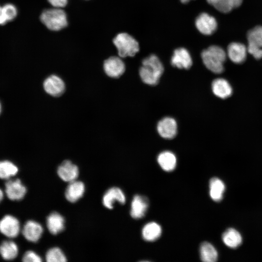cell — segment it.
<instances>
[{
	"instance_id": "obj_4",
	"label": "cell",
	"mask_w": 262,
	"mask_h": 262,
	"mask_svg": "<svg viewBox=\"0 0 262 262\" xmlns=\"http://www.w3.org/2000/svg\"><path fill=\"white\" fill-rule=\"evenodd\" d=\"M40 19L47 28L53 31L62 30L67 25L66 13L58 8L44 10L41 15Z\"/></svg>"
},
{
	"instance_id": "obj_1",
	"label": "cell",
	"mask_w": 262,
	"mask_h": 262,
	"mask_svg": "<svg viewBox=\"0 0 262 262\" xmlns=\"http://www.w3.org/2000/svg\"><path fill=\"white\" fill-rule=\"evenodd\" d=\"M139 69L142 81L149 85H156L164 71V67L160 59L155 54H151L142 61Z\"/></svg>"
},
{
	"instance_id": "obj_3",
	"label": "cell",
	"mask_w": 262,
	"mask_h": 262,
	"mask_svg": "<svg viewBox=\"0 0 262 262\" xmlns=\"http://www.w3.org/2000/svg\"><path fill=\"white\" fill-rule=\"evenodd\" d=\"M113 43L121 58L133 57L139 51L138 41L126 33L117 34L113 39Z\"/></svg>"
},
{
	"instance_id": "obj_23",
	"label": "cell",
	"mask_w": 262,
	"mask_h": 262,
	"mask_svg": "<svg viewBox=\"0 0 262 262\" xmlns=\"http://www.w3.org/2000/svg\"><path fill=\"white\" fill-rule=\"evenodd\" d=\"M18 253V246L13 241H4L0 245V255L5 260H14L17 257Z\"/></svg>"
},
{
	"instance_id": "obj_31",
	"label": "cell",
	"mask_w": 262,
	"mask_h": 262,
	"mask_svg": "<svg viewBox=\"0 0 262 262\" xmlns=\"http://www.w3.org/2000/svg\"><path fill=\"white\" fill-rule=\"evenodd\" d=\"M22 261L24 262H40L41 258L33 251H26L22 257Z\"/></svg>"
},
{
	"instance_id": "obj_36",
	"label": "cell",
	"mask_w": 262,
	"mask_h": 262,
	"mask_svg": "<svg viewBox=\"0 0 262 262\" xmlns=\"http://www.w3.org/2000/svg\"><path fill=\"white\" fill-rule=\"evenodd\" d=\"M192 0H180V2L182 3H187Z\"/></svg>"
},
{
	"instance_id": "obj_14",
	"label": "cell",
	"mask_w": 262,
	"mask_h": 262,
	"mask_svg": "<svg viewBox=\"0 0 262 262\" xmlns=\"http://www.w3.org/2000/svg\"><path fill=\"white\" fill-rule=\"evenodd\" d=\"M43 232L42 226L33 220L27 221L22 229V233L24 238L31 242H37L41 238Z\"/></svg>"
},
{
	"instance_id": "obj_8",
	"label": "cell",
	"mask_w": 262,
	"mask_h": 262,
	"mask_svg": "<svg viewBox=\"0 0 262 262\" xmlns=\"http://www.w3.org/2000/svg\"><path fill=\"white\" fill-rule=\"evenodd\" d=\"M103 69L109 77L117 78L124 73L125 65L120 57L112 56L104 61Z\"/></svg>"
},
{
	"instance_id": "obj_27",
	"label": "cell",
	"mask_w": 262,
	"mask_h": 262,
	"mask_svg": "<svg viewBox=\"0 0 262 262\" xmlns=\"http://www.w3.org/2000/svg\"><path fill=\"white\" fill-rule=\"evenodd\" d=\"M18 171V167L9 161H0V179L8 180L16 175Z\"/></svg>"
},
{
	"instance_id": "obj_34",
	"label": "cell",
	"mask_w": 262,
	"mask_h": 262,
	"mask_svg": "<svg viewBox=\"0 0 262 262\" xmlns=\"http://www.w3.org/2000/svg\"><path fill=\"white\" fill-rule=\"evenodd\" d=\"M7 22V21L5 18L2 6L0 5V25H3L5 24Z\"/></svg>"
},
{
	"instance_id": "obj_17",
	"label": "cell",
	"mask_w": 262,
	"mask_h": 262,
	"mask_svg": "<svg viewBox=\"0 0 262 262\" xmlns=\"http://www.w3.org/2000/svg\"><path fill=\"white\" fill-rule=\"evenodd\" d=\"M84 191V183L81 181L75 180L69 182L65 192L66 198L70 202H75L82 196Z\"/></svg>"
},
{
	"instance_id": "obj_21",
	"label": "cell",
	"mask_w": 262,
	"mask_h": 262,
	"mask_svg": "<svg viewBox=\"0 0 262 262\" xmlns=\"http://www.w3.org/2000/svg\"><path fill=\"white\" fill-rule=\"evenodd\" d=\"M162 234V228L158 223L151 222L147 223L142 229V234L143 239L148 242H152L158 239Z\"/></svg>"
},
{
	"instance_id": "obj_16",
	"label": "cell",
	"mask_w": 262,
	"mask_h": 262,
	"mask_svg": "<svg viewBox=\"0 0 262 262\" xmlns=\"http://www.w3.org/2000/svg\"><path fill=\"white\" fill-rule=\"evenodd\" d=\"M148 200L145 196L137 195L134 196L131 203L130 214L134 219L143 217L148 208Z\"/></svg>"
},
{
	"instance_id": "obj_10",
	"label": "cell",
	"mask_w": 262,
	"mask_h": 262,
	"mask_svg": "<svg viewBox=\"0 0 262 262\" xmlns=\"http://www.w3.org/2000/svg\"><path fill=\"white\" fill-rule=\"evenodd\" d=\"M192 64V57L187 49L179 48L174 50L171 58L172 66L179 69H188Z\"/></svg>"
},
{
	"instance_id": "obj_24",
	"label": "cell",
	"mask_w": 262,
	"mask_h": 262,
	"mask_svg": "<svg viewBox=\"0 0 262 262\" xmlns=\"http://www.w3.org/2000/svg\"><path fill=\"white\" fill-rule=\"evenodd\" d=\"M209 188L211 198L215 201H220L222 199L223 194L225 189L223 181L217 178H213L210 180Z\"/></svg>"
},
{
	"instance_id": "obj_29",
	"label": "cell",
	"mask_w": 262,
	"mask_h": 262,
	"mask_svg": "<svg viewBox=\"0 0 262 262\" xmlns=\"http://www.w3.org/2000/svg\"><path fill=\"white\" fill-rule=\"evenodd\" d=\"M46 260L48 262H65L66 258L59 248L53 247L46 253Z\"/></svg>"
},
{
	"instance_id": "obj_7",
	"label": "cell",
	"mask_w": 262,
	"mask_h": 262,
	"mask_svg": "<svg viewBox=\"0 0 262 262\" xmlns=\"http://www.w3.org/2000/svg\"><path fill=\"white\" fill-rule=\"evenodd\" d=\"M5 192L9 199L18 201L24 198L27 189L19 179L9 180L5 183Z\"/></svg>"
},
{
	"instance_id": "obj_32",
	"label": "cell",
	"mask_w": 262,
	"mask_h": 262,
	"mask_svg": "<svg viewBox=\"0 0 262 262\" xmlns=\"http://www.w3.org/2000/svg\"><path fill=\"white\" fill-rule=\"evenodd\" d=\"M247 52L251 54L256 59H260L262 58V49L248 45Z\"/></svg>"
},
{
	"instance_id": "obj_22",
	"label": "cell",
	"mask_w": 262,
	"mask_h": 262,
	"mask_svg": "<svg viewBox=\"0 0 262 262\" xmlns=\"http://www.w3.org/2000/svg\"><path fill=\"white\" fill-rule=\"evenodd\" d=\"M207 2L218 11L229 13L233 9L240 6L243 0H207Z\"/></svg>"
},
{
	"instance_id": "obj_33",
	"label": "cell",
	"mask_w": 262,
	"mask_h": 262,
	"mask_svg": "<svg viewBox=\"0 0 262 262\" xmlns=\"http://www.w3.org/2000/svg\"><path fill=\"white\" fill-rule=\"evenodd\" d=\"M49 3L54 8H61L65 7L67 3V0H48Z\"/></svg>"
},
{
	"instance_id": "obj_13",
	"label": "cell",
	"mask_w": 262,
	"mask_h": 262,
	"mask_svg": "<svg viewBox=\"0 0 262 262\" xmlns=\"http://www.w3.org/2000/svg\"><path fill=\"white\" fill-rule=\"evenodd\" d=\"M247 48L239 42H232L227 48V55L229 59L234 63L240 64L246 59Z\"/></svg>"
},
{
	"instance_id": "obj_6",
	"label": "cell",
	"mask_w": 262,
	"mask_h": 262,
	"mask_svg": "<svg viewBox=\"0 0 262 262\" xmlns=\"http://www.w3.org/2000/svg\"><path fill=\"white\" fill-rule=\"evenodd\" d=\"M20 231L18 220L11 215H5L0 220V232L9 238L17 237Z\"/></svg>"
},
{
	"instance_id": "obj_18",
	"label": "cell",
	"mask_w": 262,
	"mask_h": 262,
	"mask_svg": "<svg viewBox=\"0 0 262 262\" xmlns=\"http://www.w3.org/2000/svg\"><path fill=\"white\" fill-rule=\"evenodd\" d=\"M212 89L214 95L222 99L229 98L232 92L229 83L223 78L215 79L212 83Z\"/></svg>"
},
{
	"instance_id": "obj_30",
	"label": "cell",
	"mask_w": 262,
	"mask_h": 262,
	"mask_svg": "<svg viewBox=\"0 0 262 262\" xmlns=\"http://www.w3.org/2000/svg\"><path fill=\"white\" fill-rule=\"evenodd\" d=\"M3 12L7 21L14 20L17 15L16 7L12 3H6L2 6Z\"/></svg>"
},
{
	"instance_id": "obj_5",
	"label": "cell",
	"mask_w": 262,
	"mask_h": 262,
	"mask_svg": "<svg viewBox=\"0 0 262 262\" xmlns=\"http://www.w3.org/2000/svg\"><path fill=\"white\" fill-rule=\"evenodd\" d=\"M195 23L198 32L205 35L212 34L217 28L216 19L206 13H202L199 14L196 17Z\"/></svg>"
},
{
	"instance_id": "obj_25",
	"label": "cell",
	"mask_w": 262,
	"mask_h": 262,
	"mask_svg": "<svg viewBox=\"0 0 262 262\" xmlns=\"http://www.w3.org/2000/svg\"><path fill=\"white\" fill-rule=\"evenodd\" d=\"M222 240L228 246L235 248L242 243V237L239 232L233 228L227 229L222 234Z\"/></svg>"
},
{
	"instance_id": "obj_2",
	"label": "cell",
	"mask_w": 262,
	"mask_h": 262,
	"mask_svg": "<svg viewBox=\"0 0 262 262\" xmlns=\"http://www.w3.org/2000/svg\"><path fill=\"white\" fill-rule=\"evenodd\" d=\"M227 54L223 48L212 45L204 49L201 53L202 61L206 67L211 72L220 74L224 71V63Z\"/></svg>"
},
{
	"instance_id": "obj_35",
	"label": "cell",
	"mask_w": 262,
	"mask_h": 262,
	"mask_svg": "<svg viewBox=\"0 0 262 262\" xmlns=\"http://www.w3.org/2000/svg\"><path fill=\"white\" fill-rule=\"evenodd\" d=\"M4 196V194L1 189H0V203L2 200Z\"/></svg>"
},
{
	"instance_id": "obj_26",
	"label": "cell",
	"mask_w": 262,
	"mask_h": 262,
	"mask_svg": "<svg viewBox=\"0 0 262 262\" xmlns=\"http://www.w3.org/2000/svg\"><path fill=\"white\" fill-rule=\"evenodd\" d=\"M200 257L202 261L214 262L218 258L217 251L214 246L209 242H204L200 246Z\"/></svg>"
},
{
	"instance_id": "obj_15",
	"label": "cell",
	"mask_w": 262,
	"mask_h": 262,
	"mask_svg": "<svg viewBox=\"0 0 262 262\" xmlns=\"http://www.w3.org/2000/svg\"><path fill=\"white\" fill-rule=\"evenodd\" d=\"M117 201L123 204L126 201V197L123 191L118 187H112L104 194L102 198V203L107 208L112 209L114 204Z\"/></svg>"
},
{
	"instance_id": "obj_11",
	"label": "cell",
	"mask_w": 262,
	"mask_h": 262,
	"mask_svg": "<svg viewBox=\"0 0 262 262\" xmlns=\"http://www.w3.org/2000/svg\"><path fill=\"white\" fill-rule=\"evenodd\" d=\"M43 87L45 92L53 97L60 96L64 92L65 84L59 76L51 75L44 81Z\"/></svg>"
},
{
	"instance_id": "obj_19",
	"label": "cell",
	"mask_w": 262,
	"mask_h": 262,
	"mask_svg": "<svg viewBox=\"0 0 262 262\" xmlns=\"http://www.w3.org/2000/svg\"><path fill=\"white\" fill-rule=\"evenodd\" d=\"M46 224L49 231L54 235L59 233L65 228L64 218L57 212H53L49 215Z\"/></svg>"
},
{
	"instance_id": "obj_20",
	"label": "cell",
	"mask_w": 262,
	"mask_h": 262,
	"mask_svg": "<svg viewBox=\"0 0 262 262\" xmlns=\"http://www.w3.org/2000/svg\"><path fill=\"white\" fill-rule=\"evenodd\" d=\"M157 161L160 167L167 172L173 171L177 164L176 156L169 151H164L160 153L158 156Z\"/></svg>"
},
{
	"instance_id": "obj_9",
	"label": "cell",
	"mask_w": 262,
	"mask_h": 262,
	"mask_svg": "<svg viewBox=\"0 0 262 262\" xmlns=\"http://www.w3.org/2000/svg\"><path fill=\"white\" fill-rule=\"evenodd\" d=\"M159 134L163 138L172 139L177 133L178 126L175 119L171 117H165L160 120L157 126Z\"/></svg>"
},
{
	"instance_id": "obj_12",
	"label": "cell",
	"mask_w": 262,
	"mask_h": 262,
	"mask_svg": "<svg viewBox=\"0 0 262 262\" xmlns=\"http://www.w3.org/2000/svg\"><path fill=\"white\" fill-rule=\"evenodd\" d=\"M79 173L77 166L69 160L64 161L57 169V174L60 178L68 182L76 180Z\"/></svg>"
},
{
	"instance_id": "obj_37",
	"label": "cell",
	"mask_w": 262,
	"mask_h": 262,
	"mask_svg": "<svg viewBox=\"0 0 262 262\" xmlns=\"http://www.w3.org/2000/svg\"><path fill=\"white\" fill-rule=\"evenodd\" d=\"M1 104H0V114L1 113Z\"/></svg>"
},
{
	"instance_id": "obj_28",
	"label": "cell",
	"mask_w": 262,
	"mask_h": 262,
	"mask_svg": "<svg viewBox=\"0 0 262 262\" xmlns=\"http://www.w3.org/2000/svg\"><path fill=\"white\" fill-rule=\"evenodd\" d=\"M248 45L262 49V26H257L247 33Z\"/></svg>"
}]
</instances>
